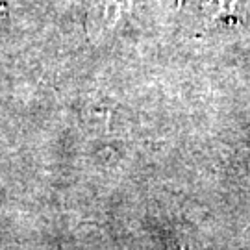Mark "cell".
<instances>
[{"label": "cell", "mask_w": 250, "mask_h": 250, "mask_svg": "<svg viewBox=\"0 0 250 250\" xmlns=\"http://www.w3.org/2000/svg\"><path fill=\"white\" fill-rule=\"evenodd\" d=\"M172 250H191V249H189L188 245H182V243H180V245H176V247H174Z\"/></svg>", "instance_id": "2"}, {"label": "cell", "mask_w": 250, "mask_h": 250, "mask_svg": "<svg viewBox=\"0 0 250 250\" xmlns=\"http://www.w3.org/2000/svg\"><path fill=\"white\" fill-rule=\"evenodd\" d=\"M250 0H217L215 17H235L239 11H247V4Z\"/></svg>", "instance_id": "1"}]
</instances>
